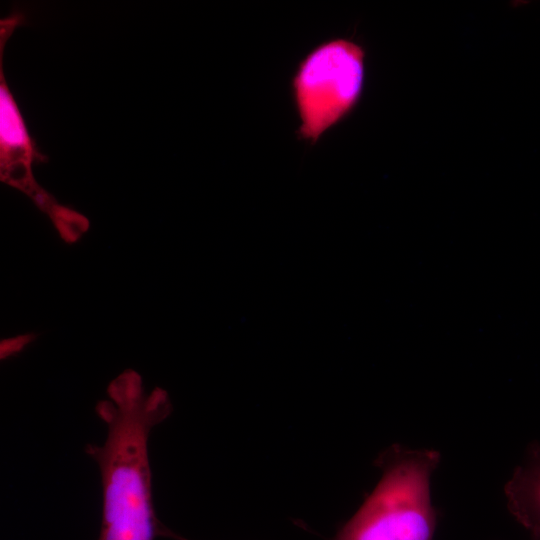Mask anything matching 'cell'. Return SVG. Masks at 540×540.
Instances as JSON below:
<instances>
[{
	"label": "cell",
	"instance_id": "obj_6",
	"mask_svg": "<svg viewBox=\"0 0 540 540\" xmlns=\"http://www.w3.org/2000/svg\"><path fill=\"white\" fill-rule=\"evenodd\" d=\"M48 218L60 240L67 245L78 243L90 229V220L86 215L61 203Z\"/></svg>",
	"mask_w": 540,
	"mask_h": 540
},
{
	"label": "cell",
	"instance_id": "obj_7",
	"mask_svg": "<svg viewBox=\"0 0 540 540\" xmlns=\"http://www.w3.org/2000/svg\"><path fill=\"white\" fill-rule=\"evenodd\" d=\"M37 338L35 333H21L1 339L0 358L5 360L25 350Z\"/></svg>",
	"mask_w": 540,
	"mask_h": 540
},
{
	"label": "cell",
	"instance_id": "obj_3",
	"mask_svg": "<svg viewBox=\"0 0 540 540\" xmlns=\"http://www.w3.org/2000/svg\"><path fill=\"white\" fill-rule=\"evenodd\" d=\"M366 52L353 39H326L296 64L289 88L299 120L296 138L310 146L355 109L365 84Z\"/></svg>",
	"mask_w": 540,
	"mask_h": 540
},
{
	"label": "cell",
	"instance_id": "obj_1",
	"mask_svg": "<svg viewBox=\"0 0 540 540\" xmlns=\"http://www.w3.org/2000/svg\"><path fill=\"white\" fill-rule=\"evenodd\" d=\"M95 411L107 428L102 445L86 453L98 464L102 482V523L98 540H154L166 527L152 502L148 441L152 429L172 412L168 392L146 391L141 374L127 368L107 385Z\"/></svg>",
	"mask_w": 540,
	"mask_h": 540
},
{
	"label": "cell",
	"instance_id": "obj_8",
	"mask_svg": "<svg viewBox=\"0 0 540 540\" xmlns=\"http://www.w3.org/2000/svg\"><path fill=\"white\" fill-rule=\"evenodd\" d=\"M164 536H166V537H171V538H173V539H175V540H189V539H186V538H184V537H182V536H180V535H178V534H175L174 532H172V531H171L170 529H168V528L166 529L165 535H164Z\"/></svg>",
	"mask_w": 540,
	"mask_h": 540
},
{
	"label": "cell",
	"instance_id": "obj_4",
	"mask_svg": "<svg viewBox=\"0 0 540 540\" xmlns=\"http://www.w3.org/2000/svg\"><path fill=\"white\" fill-rule=\"evenodd\" d=\"M23 21L24 16L18 11L0 21V179L26 194L48 216L59 202L38 184L33 174V164L45 162L47 157L38 151L28 132L3 67L6 43Z\"/></svg>",
	"mask_w": 540,
	"mask_h": 540
},
{
	"label": "cell",
	"instance_id": "obj_2",
	"mask_svg": "<svg viewBox=\"0 0 540 540\" xmlns=\"http://www.w3.org/2000/svg\"><path fill=\"white\" fill-rule=\"evenodd\" d=\"M440 453L393 445L376 460L382 476L333 540H433L438 511L431 477Z\"/></svg>",
	"mask_w": 540,
	"mask_h": 540
},
{
	"label": "cell",
	"instance_id": "obj_5",
	"mask_svg": "<svg viewBox=\"0 0 540 540\" xmlns=\"http://www.w3.org/2000/svg\"><path fill=\"white\" fill-rule=\"evenodd\" d=\"M507 508L514 519L529 532L540 537V442L532 441L524 461L518 465L504 486Z\"/></svg>",
	"mask_w": 540,
	"mask_h": 540
},
{
	"label": "cell",
	"instance_id": "obj_9",
	"mask_svg": "<svg viewBox=\"0 0 540 540\" xmlns=\"http://www.w3.org/2000/svg\"><path fill=\"white\" fill-rule=\"evenodd\" d=\"M530 540H540V537H537V538H530Z\"/></svg>",
	"mask_w": 540,
	"mask_h": 540
}]
</instances>
